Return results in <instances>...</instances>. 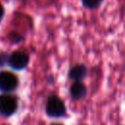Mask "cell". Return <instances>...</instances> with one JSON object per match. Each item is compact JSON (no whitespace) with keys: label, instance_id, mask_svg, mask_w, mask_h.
Here are the masks:
<instances>
[{"label":"cell","instance_id":"obj_9","mask_svg":"<svg viewBox=\"0 0 125 125\" xmlns=\"http://www.w3.org/2000/svg\"><path fill=\"white\" fill-rule=\"evenodd\" d=\"M54 125H61V124H54Z\"/></svg>","mask_w":125,"mask_h":125},{"label":"cell","instance_id":"obj_6","mask_svg":"<svg viewBox=\"0 0 125 125\" xmlns=\"http://www.w3.org/2000/svg\"><path fill=\"white\" fill-rule=\"evenodd\" d=\"M86 67L83 64H79V65H75L74 67H72L69 71V77L75 81H79L82 78H84V76L86 75Z\"/></svg>","mask_w":125,"mask_h":125},{"label":"cell","instance_id":"obj_2","mask_svg":"<svg viewBox=\"0 0 125 125\" xmlns=\"http://www.w3.org/2000/svg\"><path fill=\"white\" fill-rule=\"evenodd\" d=\"M8 62L11 67L15 69H22L28 63V56L24 52H14L8 59Z\"/></svg>","mask_w":125,"mask_h":125},{"label":"cell","instance_id":"obj_3","mask_svg":"<svg viewBox=\"0 0 125 125\" xmlns=\"http://www.w3.org/2000/svg\"><path fill=\"white\" fill-rule=\"evenodd\" d=\"M18 85V79L17 77L7 71H3L0 73V90L4 92H10L13 91Z\"/></svg>","mask_w":125,"mask_h":125},{"label":"cell","instance_id":"obj_7","mask_svg":"<svg viewBox=\"0 0 125 125\" xmlns=\"http://www.w3.org/2000/svg\"><path fill=\"white\" fill-rule=\"evenodd\" d=\"M82 2L88 8H96L101 4L102 0H82Z\"/></svg>","mask_w":125,"mask_h":125},{"label":"cell","instance_id":"obj_8","mask_svg":"<svg viewBox=\"0 0 125 125\" xmlns=\"http://www.w3.org/2000/svg\"><path fill=\"white\" fill-rule=\"evenodd\" d=\"M3 15H4V9H3V6L0 4V20L2 19Z\"/></svg>","mask_w":125,"mask_h":125},{"label":"cell","instance_id":"obj_4","mask_svg":"<svg viewBox=\"0 0 125 125\" xmlns=\"http://www.w3.org/2000/svg\"><path fill=\"white\" fill-rule=\"evenodd\" d=\"M17 109L16 100L9 95L0 96V113L4 115H11Z\"/></svg>","mask_w":125,"mask_h":125},{"label":"cell","instance_id":"obj_1","mask_svg":"<svg viewBox=\"0 0 125 125\" xmlns=\"http://www.w3.org/2000/svg\"><path fill=\"white\" fill-rule=\"evenodd\" d=\"M46 111L48 115L52 117H61L64 115L65 112V106L63 103L56 96H52L49 98L46 105Z\"/></svg>","mask_w":125,"mask_h":125},{"label":"cell","instance_id":"obj_5","mask_svg":"<svg viewBox=\"0 0 125 125\" xmlns=\"http://www.w3.org/2000/svg\"><path fill=\"white\" fill-rule=\"evenodd\" d=\"M70 94L75 99H81L86 95V87L79 81H76L70 87Z\"/></svg>","mask_w":125,"mask_h":125}]
</instances>
